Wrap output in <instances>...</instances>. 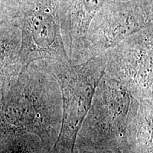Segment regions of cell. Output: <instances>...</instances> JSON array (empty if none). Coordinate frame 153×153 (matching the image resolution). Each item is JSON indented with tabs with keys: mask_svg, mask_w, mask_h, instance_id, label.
<instances>
[{
	"mask_svg": "<svg viewBox=\"0 0 153 153\" xmlns=\"http://www.w3.org/2000/svg\"><path fill=\"white\" fill-rule=\"evenodd\" d=\"M18 0H0V23L16 17Z\"/></svg>",
	"mask_w": 153,
	"mask_h": 153,
	"instance_id": "11",
	"label": "cell"
},
{
	"mask_svg": "<svg viewBox=\"0 0 153 153\" xmlns=\"http://www.w3.org/2000/svg\"><path fill=\"white\" fill-rule=\"evenodd\" d=\"M21 31L16 19L0 23V91L22 71Z\"/></svg>",
	"mask_w": 153,
	"mask_h": 153,
	"instance_id": "9",
	"label": "cell"
},
{
	"mask_svg": "<svg viewBox=\"0 0 153 153\" xmlns=\"http://www.w3.org/2000/svg\"><path fill=\"white\" fill-rule=\"evenodd\" d=\"M108 0H70V5L61 21L63 38L68 40L69 57L74 64L79 62L89 24Z\"/></svg>",
	"mask_w": 153,
	"mask_h": 153,
	"instance_id": "7",
	"label": "cell"
},
{
	"mask_svg": "<svg viewBox=\"0 0 153 153\" xmlns=\"http://www.w3.org/2000/svg\"><path fill=\"white\" fill-rule=\"evenodd\" d=\"M0 153H51L38 136L30 133L0 138Z\"/></svg>",
	"mask_w": 153,
	"mask_h": 153,
	"instance_id": "10",
	"label": "cell"
},
{
	"mask_svg": "<svg viewBox=\"0 0 153 153\" xmlns=\"http://www.w3.org/2000/svg\"><path fill=\"white\" fill-rule=\"evenodd\" d=\"M152 22L153 0H108L89 24L78 63L113 48Z\"/></svg>",
	"mask_w": 153,
	"mask_h": 153,
	"instance_id": "5",
	"label": "cell"
},
{
	"mask_svg": "<svg viewBox=\"0 0 153 153\" xmlns=\"http://www.w3.org/2000/svg\"><path fill=\"white\" fill-rule=\"evenodd\" d=\"M69 0H18L15 19L21 31L22 70L38 60L71 62L61 17Z\"/></svg>",
	"mask_w": 153,
	"mask_h": 153,
	"instance_id": "4",
	"label": "cell"
},
{
	"mask_svg": "<svg viewBox=\"0 0 153 153\" xmlns=\"http://www.w3.org/2000/svg\"><path fill=\"white\" fill-rule=\"evenodd\" d=\"M75 153H113L108 151H94L87 150H76Z\"/></svg>",
	"mask_w": 153,
	"mask_h": 153,
	"instance_id": "12",
	"label": "cell"
},
{
	"mask_svg": "<svg viewBox=\"0 0 153 153\" xmlns=\"http://www.w3.org/2000/svg\"><path fill=\"white\" fill-rule=\"evenodd\" d=\"M135 98L105 72L76 137L75 150L128 153L127 128Z\"/></svg>",
	"mask_w": 153,
	"mask_h": 153,
	"instance_id": "2",
	"label": "cell"
},
{
	"mask_svg": "<svg viewBox=\"0 0 153 153\" xmlns=\"http://www.w3.org/2000/svg\"><path fill=\"white\" fill-rule=\"evenodd\" d=\"M61 120L60 88L48 60L31 62L0 91V138L33 134L52 149Z\"/></svg>",
	"mask_w": 153,
	"mask_h": 153,
	"instance_id": "1",
	"label": "cell"
},
{
	"mask_svg": "<svg viewBox=\"0 0 153 153\" xmlns=\"http://www.w3.org/2000/svg\"><path fill=\"white\" fill-rule=\"evenodd\" d=\"M152 104L134 99L127 128L128 153H152Z\"/></svg>",
	"mask_w": 153,
	"mask_h": 153,
	"instance_id": "8",
	"label": "cell"
},
{
	"mask_svg": "<svg viewBox=\"0 0 153 153\" xmlns=\"http://www.w3.org/2000/svg\"><path fill=\"white\" fill-rule=\"evenodd\" d=\"M106 72L138 101H152L153 25L106 51Z\"/></svg>",
	"mask_w": 153,
	"mask_h": 153,
	"instance_id": "6",
	"label": "cell"
},
{
	"mask_svg": "<svg viewBox=\"0 0 153 153\" xmlns=\"http://www.w3.org/2000/svg\"><path fill=\"white\" fill-rule=\"evenodd\" d=\"M107 62L106 51L77 64L48 60L62 99L60 129L51 153H75L78 133L106 71Z\"/></svg>",
	"mask_w": 153,
	"mask_h": 153,
	"instance_id": "3",
	"label": "cell"
}]
</instances>
